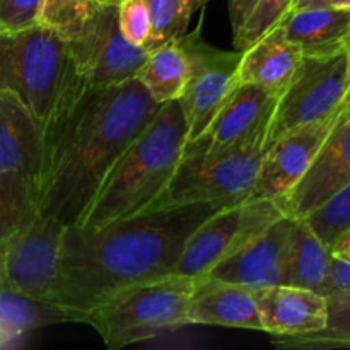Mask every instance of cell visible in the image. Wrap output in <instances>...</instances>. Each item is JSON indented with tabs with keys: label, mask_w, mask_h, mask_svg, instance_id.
<instances>
[{
	"label": "cell",
	"mask_w": 350,
	"mask_h": 350,
	"mask_svg": "<svg viewBox=\"0 0 350 350\" xmlns=\"http://www.w3.org/2000/svg\"><path fill=\"white\" fill-rule=\"evenodd\" d=\"M161 106L137 77L108 88L81 82L41 130L38 214L77 226L113 164Z\"/></svg>",
	"instance_id": "cell-1"
},
{
	"label": "cell",
	"mask_w": 350,
	"mask_h": 350,
	"mask_svg": "<svg viewBox=\"0 0 350 350\" xmlns=\"http://www.w3.org/2000/svg\"><path fill=\"white\" fill-rule=\"evenodd\" d=\"M224 204L156 208L101 229L65 228L51 303L74 323L113 294L173 273L191 232Z\"/></svg>",
	"instance_id": "cell-2"
},
{
	"label": "cell",
	"mask_w": 350,
	"mask_h": 350,
	"mask_svg": "<svg viewBox=\"0 0 350 350\" xmlns=\"http://www.w3.org/2000/svg\"><path fill=\"white\" fill-rule=\"evenodd\" d=\"M187 142L180 101L164 103L113 164L77 228L101 229L149 211L176 171Z\"/></svg>",
	"instance_id": "cell-3"
},
{
	"label": "cell",
	"mask_w": 350,
	"mask_h": 350,
	"mask_svg": "<svg viewBox=\"0 0 350 350\" xmlns=\"http://www.w3.org/2000/svg\"><path fill=\"white\" fill-rule=\"evenodd\" d=\"M81 84L68 40L34 24L0 33V92L16 96L43 130Z\"/></svg>",
	"instance_id": "cell-4"
},
{
	"label": "cell",
	"mask_w": 350,
	"mask_h": 350,
	"mask_svg": "<svg viewBox=\"0 0 350 350\" xmlns=\"http://www.w3.org/2000/svg\"><path fill=\"white\" fill-rule=\"evenodd\" d=\"M200 277L167 273L113 294L85 314L109 350L150 340L188 325V304Z\"/></svg>",
	"instance_id": "cell-5"
},
{
	"label": "cell",
	"mask_w": 350,
	"mask_h": 350,
	"mask_svg": "<svg viewBox=\"0 0 350 350\" xmlns=\"http://www.w3.org/2000/svg\"><path fill=\"white\" fill-rule=\"evenodd\" d=\"M41 129L23 103L0 92V241L38 215Z\"/></svg>",
	"instance_id": "cell-6"
},
{
	"label": "cell",
	"mask_w": 350,
	"mask_h": 350,
	"mask_svg": "<svg viewBox=\"0 0 350 350\" xmlns=\"http://www.w3.org/2000/svg\"><path fill=\"white\" fill-rule=\"evenodd\" d=\"M349 91L347 50L303 55L293 81L277 99L265 149L287 132L340 111L347 105Z\"/></svg>",
	"instance_id": "cell-7"
},
{
	"label": "cell",
	"mask_w": 350,
	"mask_h": 350,
	"mask_svg": "<svg viewBox=\"0 0 350 350\" xmlns=\"http://www.w3.org/2000/svg\"><path fill=\"white\" fill-rule=\"evenodd\" d=\"M262 157L263 149L215 156L181 154L170 183L149 211L188 204L231 205L245 200L256 183Z\"/></svg>",
	"instance_id": "cell-8"
},
{
	"label": "cell",
	"mask_w": 350,
	"mask_h": 350,
	"mask_svg": "<svg viewBox=\"0 0 350 350\" xmlns=\"http://www.w3.org/2000/svg\"><path fill=\"white\" fill-rule=\"evenodd\" d=\"M286 215L280 200L248 197L208 215L187 239L173 273L204 277Z\"/></svg>",
	"instance_id": "cell-9"
},
{
	"label": "cell",
	"mask_w": 350,
	"mask_h": 350,
	"mask_svg": "<svg viewBox=\"0 0 350 350\" xmlns=\"http://www.w3.org/2000/svg\"><path fill=\"white\" fill-rule=\"evenodd\" d=\"M64 231V224L38 214L29 224L0 241V286L53 304Z\"/></svg>",
	"instance_id": "cell-10"
},
{
	"label": "cell",
	"mask_w": 350,
	"mask_h": 350,
	"mask_svg": "<svg viewBox=\"0 0 350 350\" xmlns=\"http://www.w3.org/2000/svg\"><path fill=\"white\" fill-rule=\"evenodd\" d=\"M68 44L79 79L92 88H108L133 79L149 53L122 34L116 3H94L84 26Z\"/></svg>",
	"instance_id": "cell-11"
},
{
	"label": "cell",
	"mask_w": 350,
	"mask_h": 350,
	"mask_svg": "<svg viewBox=\"0 0 350 350\" xmlns=\"http://www.w3.org/2000/svg\"><path fill=\"white\" fill-rule=\"evenodd\" d=\"M200 24L180 36L190 62L187 85L180 96L188 129V142L205 132L219 109L238 88L241 50L229 51L208 44L200 34Z\"/></svg>",
	"instance_id": "cell-12"
},
{
	"label": "cell",
	"mask_w": 350,
	"mask_h": 350,
	"mask_svg": "<svg viewBox=\"0 0 350 350\" xmlns=\"http://www.w3.org/2000/svg\"><path fill=\"white\" fill-rule=\"evenodd\" d=\"M277 96L253 84H238L202 135L185 146L183 154L215 156L263 149Z\"/></svg>",
	"instance_id": "cell-13"
},
{
	"label": "cell",
	"mask_w": 350,
	"mask_h": 350,
	"mask_svg": "<svg viewBox=\"0 0 350 350\" xmlns=\"http://www.w3.org/2000/svg\"><path fill=\"white\" fill-rule=\"evenodd\" d=\"M345 106L327 118L287 132L267 147L260 163L258 178L250 197L272 200L286 198L317 159Z\"/></svg>",
	"instance_id": "cell-14"
},
{
	"label": "cell",
	"mask_w": 350,
	"mask_h": 350,
	"mask_svg": "<svg viewBox=\"0 0 350 350\" xmlns=\"http://www.w3.org/2000/svg\"><path fill=\"white\" fill-rule=\"evenodd\" d=\"M349 183L350 115L345 106L308 173L293 191L280 200L284 212L291 217H306Z\"/></svg>",
	"instance_id": "cell-15"
},
{
	"label": "cell",
	"mask_w": 350,
	"mask_h": 350,
	"mask_svg": "<svg viewBox=\"0 0 350 350\" xmlns=\"http://www.w3.org/2000/svg\"><path fill=\"white\" fill-rule=\"evenodd\" d=\"M293 217L282 215L265 232L214 267L208 277L248 286L252 289L286 282L287 246Z\"/></svg>",
	"instance_id": "cell-16"
},
{
	"label": "cell",
	"mask_w": 350,
	"mask_h": 350,
	"mask_svg": "<svg viewBox=\"0 0 350 350\" xmlns=\"http://www.w3.org/2000/svg\"><path fill=\"white\" fill-rule=\"evenodd\" d=\"M256 303L263 332L272 337L313 334L327 327L328 301L317 291L277 284L256 289Z\"/></svg>",
	"instance_id": "cell-17"
},
{
	"label": "cell",
	"mask_w": 350,
	"mask_h": 350,
	"mask_svg": "<svg viewBox=\"0 0 350 350\" xmlns=\"http://www.w3.org/2000/svg\"><path fill=\"white\" fill-rule=\"evenodd\" d=\"M188 325L263 332L256 291L248 286L204 275L188 304Z\"/></svg>",
	"instance_id": "cell-18"
},
{
	"label": "cell",
	"mask_w": 350,
	"mask_h": 350,
	"mask_svg": "<svg viewBox=\"0 0 350 350\" xmlns=\"http://www.w3.org/2000/svg\"><path fill=\"white\" fill-rule=\"evenodd\" d=\"M303 53L284 36L279 26L241 50L238 65L239 84H253L279 98L299 68Z\"/></svg>",
	"instance_id": "cell-19"
},
{
	"label": "cell",
	"mask_w": 350,
	"mask_h": 350,
	"mask_svg": "<svg viewBox=\"0 0 350 350\" xmlns=\"http://www.w3.org/2000/svg\"><path fill=\"white\" fill-rule=\"evenodd\" d=\"M277 26L303 55L345 50L350 36V10L330 5L291 9Z\"/></svg>",
	"instance_id": "cell-20"
},
{
	"label": "cell",
	"mask_w": 350,
	"mask_h": 350,
	"mask_svg": "<svg viewBox=\"0 0 350 350\" xmlns=\"http://www.w3.org/2000/svg\"><path fill=\"white\" fill-rule=\"evenodd\" d=\"M330 258V246L321 241L306 219L293 217L284 284L304 287L321 294Z\"/></svg>",
	"instance_id": "cell-21"
},
{
	"label": "cell",
	"mask_w": 350,
	"mask_h": 350,
	"mask_svg": "<svg viewBox=\"0 0 350 350\" xmlns=\"http://www.w3.org/2000/svg\"><path fill=\"white\" fill-rule=\"evenodd\" d=\"M190 62L180 38L159 44L147 53L135 77L159 105L180 99L187 85Z\"/></svg>",
	"instance_id": "cell-22"
},
{
	"label": "cell",
	"mask_w": 350,
	"mask_h": 350,
	"mask_svg": "<svg viewBox=\"0 0 350 350\" xmlns=\"http://www.w3.org/2000/svg\"><path fill=\"white\" fill-rule=\"evenodd\" d=\"M327 301L328 320L323 330L272 337V344L280 349H350V294L327 297Z\"/></svg>",
	"instance_id": "cell-23"
},
{
	"label": "cell",
	"mask_w": 350,
	"mask_h": 350,
	"mask_svg": "<svg viewBox=\"0 0 350 350\" xmlns=\"http://www.w3.org/2000/svg\"><path fill=\"white\" fill-rule=\"evenodd\" d=\"M146 3L150 19L147 51L187 33L191 14L185 0H146Z\"/></svg>",
	"instance_id": "cell-24"
},
{
	"label": "cell",
	"mask_w": 350,
	"mask_h": 350,
	"mask_svg": "<svg viewBox=\"0 0 350 350\" xmlns=\"http://www.w3.org/2000/svg\"><path fill=\"white\" fill-rule=\"evenodd\" d=\"M304 219L321 241L330 246L342 231L350 228V183Z\"/></svg>",
	"instance_id": "cell-25"
},
{
	"label": "cell",
	"mask_w": 350,
	"mask_h": 350,
	"mask_svg": "<svg viewBox=\"0 0 350 350\" xmlns=\"http://www.w3.org/2000/svg\"><path fill=\"white\" fill-rule=\"evenodd\" d=\"M94 3V0H43L40 24L72 40L84 26Z\"/></svg>",
	"instance_id": "cell-26"
},
{
	"label": "cell",
	"mask_w": 350,
	"mask_h": 350,
	"mask_svg": "<svg viewBox=\"0 0 350 350\" xmlns=\"http://www.w3.org/2000/svg\"><path fill=\"white\" fill-rule=\"evenodd\" d=\"M293 2L294 0H258L238 34L232 36L236 50H245L262 34L277 26L280 19L289 12Z\"/></svg>",
	"instance_id": "cell-27"
},
{
	"label": "cell",
	"mask_w": 350,
	"mask_h": 350,
	"mask_svg": "<svg viewBox=\"0 0 350 350\" xmlns=\"http://www.w3.org/2000/svg\"><path fill=\"white\" fill-rule=\"evenodd\" d=\"M118 26L123 36L133 44L146 48L150 34V19L146 0H118Z\"/></svg>",
	"instance_id": "cell-28"
},
{
	"label": "cell",
	"mask_w": 350,
	"mask_h": 350,
	"mask_svg": "<svg viewBox=\"0 0 350 350\" xmlns=\"http://www.w3.org/2000/svg\"><path fill=\"white\" fill-rule=\"evenodd\" d=\"M43 0H0V33L40 24Z\"/></svg>",
	"instance_id": "cell-29"
},
{
	"label": "cell",
	"mask_w": 350,
	"mask_h": 350,
	"mask_svg": "<svg viewBox=\"0 0 350 350\" xmlns=\"http://www.w3.org/2000/svg\"><path fill=\"white\" fill-rule=\"evenodd\" d=\"M321 294L325 297L347 296L350 294V260L332 253L330 265L325 277Z\"/></svg>",
	"instance_id": "cell-30"
},
{
	"label": "cell",
	"mask_w": 350,
	"mask_h": 350,
	"mask_svg": "<svg viewBox=\"0 0 350 350\" xmlns=\"http://www.w3.org/2000/svg\"><path fill=\"white\" fill-rule=\"evenodd\" d=\"M256 2L258 0H229V21H231L232 36L238 34V31L241 29L245 21L248 19L252 10L255 9Z\"/></svg>",
	"instance_id": "cell-31"
},
{
	"label": "cell",
	"mask_w": 350,
	"mask_h": 350,
	"mask_svg": "<svg viewBox=\"0 0 350 350\" xmlns=\"http://www.w3.org/2000/svg\"><path fill=\"white\" fill-rule=\"evenodd\" d=\"M330 250L334 255L344 256L350 260V228L342 231L340 234L335 238V241L330 245Z\"/></svg>",
	"instance_id": "cell-32"
},
{
	"label": "cell",
	"mask_w": 350,
	"mask_h": 350,
	"mask_svg": "<svg viewBox=\"0 0 350 350\" xmlns=\"http://www.w3.org/2000/svg\"><path fill=\"white\" fill-rule=\"evenodd\" d=\"M21 338H23V337H19L17 334L10 332L9 328H5V327H2V325H0V349L10 347V345H14L16 342H19Z\"/></svg>",
	"instance_id": "cell-33"
},
{
	"label": "cell",
	"mask_w": 350,
	"mask_h": 350,
	"mask_svg": "<svg viewBox=\"0 0 350 350\" xmlns=\"http://www.w3.org/2000/svg\"><path fill=\"white\" fill-rule=\"evenodd\" d=\"M327 3L328 0H294L291 9H301V7H321V5H327Z\"/></svg>",
	"instance_id": "cell-34"
},
{
	"label": "cell",
	"mask_w": 350,
	"mask_h": 350,
	"mask_svg": "<svg viewBox=\"0 0 350 350\" xmlns=\"http://www.w3.org/2000/svg\"><path fill=\"white\" fill-rule=\"evenodd\" d=\"M208 0H185V3H187L188 10H190V14H195L197 10L204 9V5L207 3Z\"/></svg>",
	"instance_id": "cell-35"
},
{
	"label": "cell",
	"mask_w": 350,
	"mask_h": 350,
	"mask_svg": "<svg viewBox=\"0 0 350 350\" xmlns=\"http://www.w3.org/2000/svg\"><path fill=\"white\" fill-rule=\"evenodd\" d=\"M327 5L335 7V9H344L350 10V0H328Z\"/></svg>",
	"instance_id": "cell-36"
},
{
	"label": "cell",
	"mask_w": 350,
	"mask_h": 350,
	"mask_svg": "<svg viewBox=\"0 0 350 350\" xmlns=\"http://www.w3.org/2000/svg\"><path fill=\"white\" fill-rule=\"evenodd\" d=\"M345 50H347V57H349V82H350V36L347 40V46H345ZM349 99H350V91H349Z\"/></svg>",
	"instance_id": "cell-37"
},
{
	"label": "cell",
	"mask_w": 350,
	"mask_h": 350,
	"mask_svg": "<svg viewBox=\"0 0 350 350\" xmlns=\"http://www.w3.org/2000/svg\"><path fill=\"white\" fill-rule=\"evenodd\" d=\"M347 113L350 115V99H347Z\"/></svg>",
	"instance_id": "cell-38"
},
{
	"label": "cell",
	"mask_w": 350,
	"mask_h": 350,
	"mask_svg": "<svg viewBox=\"0 0 350 350\" xmlns=\"http://www.w3.org/2000/svg\"><path fill=\"white\" fill-rule=\"evenodd\" d=\"M116 2H118V0H115V3H116Z\"/></svg>",
	"instance_id": "cell-39"
}]
</instances>
